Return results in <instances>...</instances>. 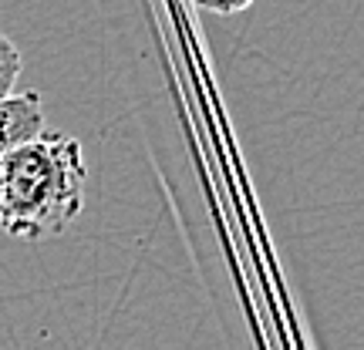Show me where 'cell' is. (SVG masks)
Returning <instances> with one entry per match:
<instances>
[{
	"label": "cell",
	"mask_w": 364,
	"mask_h": 350,
	"mask_svg": "<svg viewBox=\"0 0 364 350\" xmlns=\"http://www.w3.org/2000/svg\"><path fill=\"white\" fill-rule=\"evenodd\" d=\"M21 67H24L21 48L0 31V102L14 94V84H17V78H21Z\"/></svg>",
	"instance_id": "cell-3"
},
{
	"label": "cell",
	"mask_w": 364,
	"mask_h": 350,
	"mask_svg": "<svg viewBox=\"0 0 364 350\" xmlns=\"http://www.w3.org/2000/svg\"><path fill=\"white\" fill-rule=\"evenodd\" d=\"M44 131V104L38 91L11 94L0 102V158L11 148L38 138Z\"/></svg>",
	"instance_id": "cell-2"
},
{
	"label": "cell",
	"mask_w": 364,
	"mask_h": 350,
	"mask_svg": "<svg viewBox=\"0 0 364 350\" xmlns=\"http://www.w3.org/2000/svg\"><path fill=\"white\" fill-rule=\"evenodd\" d=\"M257 0H196V7L206 13H220V17H230V13H243L250 11Z\"/></svg>",
	"instance_id": "cell-4"
},
{
	"label": "cell",
	"mask_w": 364,
	"mask_h": 350,
	"mask_svg": "<svg viewBox=\"0 0 364 350\" xmlns=\"http://www.w3.org/2000/svg\"><path fill=\"white\" fill-rule=\"evenodd\" d=\"M4 179V222L14 239H51L71 229L85 209L88 165L81 142L61 131H41L38 138L11 148L0 158Z\"/></svg>",
	"instance_id": "cell-1"
},
{
	"label": "cell",
	"mask_w": 364,
	"mask_h": 350,
	"mask_svg": "<svg viewBox=\"0 0 364 350\" xmlns=\"http://www.w3.org/2000/svg\"><path fill=\"white\" fill-rule=\"evenodd\" d=\"M0 222H4V179H0Z\"/></svg>",
	"instance_id": "cell-5"
}]
</instances>
